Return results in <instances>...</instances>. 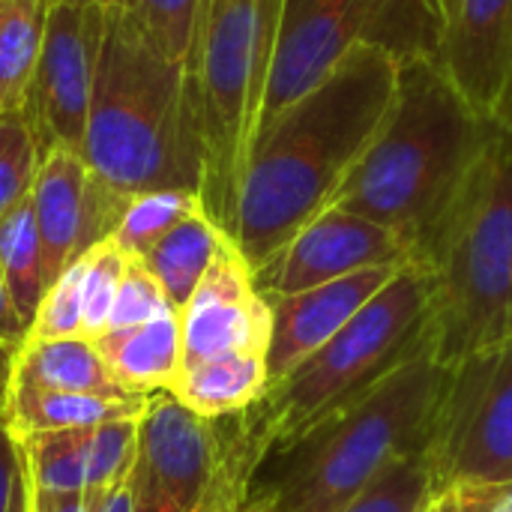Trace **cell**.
Wrapping results in <instances>:
<instances>
[{
    "mask_svg": "<svg viewBox=\"0 0 512 512\" xmlns=\"http://www.w3.org/2000/svg\"><path fill=\"white\" fill-rule=\"evenodd\" d=\"M408 261H417V252L402 234L357 213L327 207L264 264H258L252 279L264 300H276L360 270Z\"/></svg>",
    "mask_w": 512,
    "mask_h": 512,
    "instance_id": "7c38bea8",
    "label": "cell"
},
{
    "mask_svg": "<svg viewBox=\"0 0 512 512\" xmlns=\"http://www.w3.org/2000/svg\"><path fill=\"white\" fill-rule=\"evenodd\" d=\"M51 0H0V114L21 111L42 39Z\"/></svg>",
    "mask_w": 512,
    "mask_h": 512,
    "instance_id": "7402d4cb",
    "label": "cell"
},
{
    "mask_svg": "<svg viewBox=\"0 0 512 512\" xmlns=\"http://www.w3.org/2000/svg\"><path fill=\"white\" fill-rule=\"evenodd\" d=\"M201 0H129L126 9L132 12L144 39L171 63H186L195 39Z\"/></svg>",
    "mask_w": 512,
    "mask_h": 512,
    "instance_id": "4316f807",
    "label": "cell"
},
{
    "mask_svg": "<svg viewBox=\"0 0 512 512\" xmlns=\"http://www.w3.org/2000/svg\"><path fill=\"white\" fill-rule=\"evenodd\" d=\"M96 492H39L30 486V512H102Z\"/></svg>",
    "mask_w": 512,
    "mask_h": 512,
    "instance_id": "d6a6232c",
    "label": "cell"
},
{
    "mask_svg": "<svg viewBox=\"0 0 512 512\" xmlns=\"http://www.w3.org/2000/svg\"><path fill=\"white\" fill-rule=\"evenodd\" d=\"M495 132L498 120L477 111L435 60H405L378 132L327 207L402 234L420 255Z\"/></svg>",
    "mask_w": 512,
    "mask_h": 512,
    "instance_id": "3957f363",
    "label": "cell"
},
{
    "mask_svg": "<svg viewBox=\"0 0 512 512\" xmlns=\"http://www.w3.org/2000/svg\"><path fill=\"white\" fill-rule=\"evenodd\" d=\"M12 384L42 387V390H66V393H93L111 399H138L141 393L123 387L102 354L90 339H27L15 351Z\"/></svg>",
    "mask_w": 512,
    "mask_h": 512,
    "instance_id": "ac0fdd59",
    "label": "cell"
},
{
    "mask_svg": "<svg viewBox=\"0 0 512 512\" xmlns=\"http://www.w3.org/2000/svg\"><path fill=\"white\" fill-rule=\"evenodd\" d=\"M222 243H225V234L219 231V225L207 216V210H198L186 216L180 225H174L138 261L153 273V279L162 285V291L180 312L195 294L204 273L210 270Z\"/></svg>",
    "mask_w": 512,
    "mask_h": 512,
    "instance_id": "44dd1931",
    "label": "cell"
},
{
    "mask_svg": "<svg viewBox=\"0 0 512 512\" xmlns=\"http://www.w3.org/2000/svg\"><path fill=\"white\" fill-rule=\"evenodd\" d=\"M420 512H462V495L456 489H438Z\"/></svg>",
    "mask_w": 512,
    "mask_h": 512,
    "instance_id": "d590c367",
    "label": "cell"
},
{
    "mask_svg": "<svg viewBox=\"0 0 512 512\" xmlns=\"http://www.w3.org/2000/svg\"><path fill=\"white\" fill-rule=\"evenodd\" d=\"M81 321H84V255L75 258L48 285L27 339L33 342L72 339V336H81Z\"/></svg>",
    "mask_w": 512,
    "mask_h": 512,
    "instance_id": "4dcf8cb0",
    "label": "cell"
},
{
    "mask_svg": "<svg viewBox=\"0 0 512 512\" xmlns=\"http://www.w3.org/2000/svg\"><path fill=\"white\" fill-rule=\"evenodd\" d=\"M267 384V357L261 351H234L180 369L168 393H174L198 417L216 423L252 408L264 396Z\"/></svg>",
    "mask_w": 512,
    "mask_h": 512,
    "instance_id": "d6986e66",
    "label": "cell"
},
{
    "mask_svg": "<svg viewBox=\"0 0 512 512\" xmlns=\"http://www.w3.org/2000/svg\"><path fill=\"white\" fill-rule=\"evenodd\" d=\"M270 324V303L255 291L252 267L225 237L210 270L180 309L183 369L234 351H261L267 357Z\"/></svg>",
    "mask_w": 512,
    "mask_h": 512,
    "instance_id": "5bb4252c",
    "label": "cell"
},
{
    "mask_svg": "<svg viewBox=\"0 0 512 512\" xmlns=\"http://www.w3.org/2000/svg\"><path fill=\"white\" fill-rule=\"evenodd\" d=\"M126 198L99 180L78 153L54 147L42 156L30 204L48 285L75 258L114 237Z\"/></svg>",
    "mask_w": 512,
    "mask_h": 512,
    "instance_id": "4fadbf2b",
    "label": "cell"
},
{
    "mask_svg": "<svg viewBox=\"0 0 512 512\" xmlns=\"http://www.w3.org/2000/svg\"><path fill=\"white\" fill-rule=\"evenodd\" d=\"M42 153L21 111L0 114V216L30 195Z\"/></svg>",
    "mask_w": 512,
    "mask_h": 512,
    "instance_id": "83f0119b",
    "label": "cell"
},
{
    "mask_svg": "<svg viewBox=\"0 0 512 512\" xmlns=\"http://www.w3.org/2000/svg\"><path fill=\"white\" fill-rule=\"evenodd\" d=\"M282 0H201L186 60L207 150L204 210L225 234L261 126Z\"/></svg>",
    "mask_w": 512,
    "mask_h": 512,
    "instance_id": "52a82bcc",
    "label": "cell"
},
{
    "mask_svg": "<svg viewBox=\"0 0 512 512\" xmlns=\"http://www.w3.org/2000/svg\"><path fill=\"white\" fill-rule=\"evenodd\" d=\"M21 468V453H18V441L9 432L6 414L0 411V512H9V498H12V486Z\"/></svg>",
    "mask_w": 512,
    "mask_h": 512,
    "instance_id": "836d02e7",
    "label": "cell"
},
{
    "mask_svg": "<svg viewBox=\"0 0 512 512\" xmlns=\"http://www.w3.org/2000/svg\"><path fill=\"white\" fill-rule=\"evenodd\" d=\"M9 512H30V477H27V471H24V462H21L18 477H15V486H12Z\"/></svg>",
    "mask_w": 512,
    "mask_h": 512,
    "instance_id": "74e56055",
    "label": "cell"
},
{
    "mask_svg": "<svg viewBox=\"0 0 512 512\" xmlns=\"http://www.w3.org/2000/svg\"><path fill=\"white\" fill-rule=\"evenodd\" d=\"M93 429H57L15 438L30 486L39 492H87Z\"/></svg>",
    "mask_w": 512,
    "mask_h": 512,
    "instance_id": "cb8c5ba5",
    "label": "cell"
},
{
    "mask_svg": "<svg viewBox=\"0 0 512 512\" xmlns=\"http://www.w3.org/2000/svg\"><path fill=\"white\" fill-rule=\"evenodd\" d=\"M93 345L102 354L105 366L111 369V375L141 396L171 390L183 369L180 312H168L141 327L108 330Z\"/></svg>",
    "mask_w": 512,
    "mask_h": 512,
    "instance_id": "e0dca14e",
    "label": "cell"
},
{
    "mask_svg": "<svg viewBox=\"0 0 512 512\" xmlns=\"http://www.w3.org/2000/svg\"><path fill=\"white\" fill-rule=\"evenodd\" d=\"M423 453L438 489L512 486V342L447 369Z\"/></svg>",
    "mask_w": 512,
    "mask_h": 512,
    "instance_id": "9c48e42d",
    "label": "cell"
},
{
    "mask_svg": "<svg viewBox=\"0 0 512 512\" xmlns=\"http://www.w3.org/2000/svg\"><path fill=\"white\" fill-rule=\"evenodd\" d=\"M30 336V327L21 321L15 303H12V294H9V285H6V276H3V267H0V342L9 345L12 351H18Z\"/></svg>",
    "mask_w": 512,
    "mask_h": 512,
    "instance_id": "e575fe53",
    "label": "cell"
},
{
    "mask_svg": "<svg viewBox=\"0 0 512 512\" xmlns=\"http://www.w3.org/2000/svg\"><path fill=\"white\" fill-rule=\"evenodd\" d=\"M126 270V255L117 249L114 240H105L93 246L84 255V321H81V339L96 342L108 333L111 309L120 291V279Z\"/></svg>",
    "mask_w": 512,
    "mask_h": 512,
    "instance_id": "f1b7e54d",
    "label": "cell"
},
{
    "mask_svg": "<svg viewBox=\"0 0 512 512\" xmlns=\"http://www.w3.org/2000/svg\"><path fill=\"white\" fill-rule=\"evenodd\" d=\"M447 369L411 360L366 399L324 420L237 483L213 486L216 512H345L393 462L426 447Z\"/></svg>",
    "mask_w": 512,
    "mask_h": 512,
    "instance_id": "277c9868",
    "label": "cell"
},
{
    "mask_svg": "<svg viewBox=\"0 0 512 512\" xmlns=\"http://www.w3.org/2000/svg\"><path fill=\"white\" fill-rule=\"evenodd\" d=\"M432 351V273L405 264L327 345L267 384L264 396L219 423L216 486L237 483L261 459L366 399L381 381Z\"/></svg>",
    "mask_w": 512,
    "mask_h": 512,
    "instance_id": "7a4b0ae2",
    "label": "cell"
},
{
    "mask_svg": "<svg viewBox=\"0 0 512 512\" xmlns=\"http://www.w3.org/2000/svg\"><path fill=\"white\" fill-rule=\"evenodd\" d=\"M411 264V261H408ZM405 264H387L360 270L327 285L309 288L294 297H276L270 303V342H267V375L270 384L312 357L327 345Z\"/></svg>",
    "mask_w": 512,
    "mask_h": 512,
    "instance_id": "2e32d148",
    "label": "cell"
},
{
    "mask_svg": "<svg viewBox=\"0 0 512 512\" xmlns=\"http://www.w3.org/2000/svg\"><path fill=\"white\" fill-rule=\"evenodd\" d=\"M138 450V420H114L93 429L90 462H87V492L108 495L123 486L132 474Z\"/></svg>",
    "mask_w": 512,
    "mask_h": 512,
    "instance_id": "f546056e",
    "label": "cell"
},
{
    "mask_svg": "<svg viewBox=\"0 0 512 512\" xmlns=\"http://www.w3.org/2000/svg\"><path fill=\"white\" fill-rule=\"evenodd\" d=\"M198 210H204L201 195L186 189H153L129 195L111 240L126 258H144L174 225Z\"/></svg>",
    "mask_w": 512,
    "mask_h": 512,
    "instance_id": "d4e9b609",
    "label": "cell"
},
{
    "mask_svg": "<svg viewBox=\"0 0 512 512\" xmlns=\"http://www.w3.org/2000/svg\"><path fill=\"white\" fill-rule=\"evenodd\" d=\"M102 33V6L51 0L39 63L21 105V114L33 129L42 156L54 147L81 156Z\"/></svg>",
    "mask_w": 512,
    "mask_h": 512,
    "instance_id": "30bf717a",
    "label": "cell"
},
{
    "mask_svg": "<svg viewBox=\"0 0 512 512\" xmlns=\"http://www.w3.org/2000/svg\"><path fill=\"white\" fill-rule=\"evenodd\" d=\"M0 267L21 321L33 327L48 282H45L42 243H39L30 195L0 216Z\"/></svg>",
    "mask_w": 512,
    "mask_h": 512,
    "instance_id": "603a6c76",
    "label": "cell"
},
{
    "mask_svg": "<svg viewBox=\"0 0 512 512\" xmlns=\"http://www.w3.org/2000/svg\"><path fill=\"white\" fill-rule=\"evenodd\" d=\"M492 117L498 120V126H501V129H504V132L512 138V66H510L507 81H504L501 99H498V105H495V111H492Z\"/></svg>",
    "mask_w": 512,
    "mask_h": 512,
    "instance_id": "8d00e7d4",
    "label": "cell"
},
{
    "mask_svg": "<svg viewBox=\"0 0 512 512\" xmlns=\"http://www.w3.org/2000/svg\"><path fill=\"white\" fill-rule=\"evenodd\" d=\"M168 312H177V306L168 300V294L153 279V273L138 258H126V270L120 279V291H117V300L111 309L108 330L141 327V324L162 318Z\"/></svg>",
    "mask_w": 512,
    "mask_h": 512,
    "instance_id": "1f68e13d",
    "label": "cell"
},
{
    "mask_svg": "<svg viewBox=\"0 0 512 512\" xmlns=\"http://www.w3.org/2000/svg\"><path fill=\"white\" fill-rule=\"evenodd\" d=\"M438 492L426 453H411L393 462L345 512H420Z\"/></svg>",
    "mask_w": 512,
    "mask_h": 512,
    "instance_id": "484cf974",
    "label": "cell"
},
{
    "mask_svg": "<svg viewBox=\"0 0 512 512\" xmlns=\"http://www.w3.org/2000/svg\"><path fill=\"white\" fill-rule=\"evenodd\" d=\"M219 474V423L189 411L174 393L147 396L129 474L132 512H198Z\"/></svg>",
    "mask_w": 512,
    "mask_h": 512,
    "instance_id": "8fae6325",
    "label": "cell"
},
{
    "mask_svg": "<svg viewBox=\"0 0 512 512\" xmlns=\"http://www.w3.org/2000/svg\"><path fill=\"white\" fill-rule=\"evenodd\" d=\"M198 512H216V510H213V507H210V504H207V507H204V510H198Z\"/></svg>",
    "mask_w": 512,
    "mask_h": 512,
    "instance_id": "b9f144b4",
    "label": "cell"
},
{
    "mask_svg": "<svg viewBox=\"0 0 512 512\" xmlns=\"http://www.w3.org/2000/svg\"><path fill=\"white\" fill-rule=\"evenodd\" d=\"M75 3H90V6H102V9H111V6H126L129 0H75Z\"/></svg>",
    "mask_w": 512,
    "mask_h": 512,
    "instance_id": "60d3db41",
    "label": "cell"
},
{
    "mask_svg": "<svg viewBox=\"0 0 512 512\" xmlns=\"http://www.w3.org/2000/svg\"><path fill=\"white\" fill-rule=\"evenodd\" d=\"M102 512H132V495H129V480L123 486H117L114 492L105 495Z\"/></svg>",
    "mask_w": 512,
    "mask_h": 512,
    "instance_id": "ab89813d",
    "label": "cell"
},
{
    "mask_svg": "<svg viewBox=\"0 0 512 512\" xmlns=\"http://www.w3.org/2000/svg\"><path fill=\"white\" fill-rule=\"evenodd\" d=\"M12 366H15V351L0 342V411H6V399L12 387Z\"/></svg>",
    "mask_w": 512,
    "mask_h": 512,
    "instance_id": "f35d334b",
    "label": "cell"
},
{
    "mask_svg": "<svg viewBox=\"0 0 512 512\" xmlns=\"http://www.w3.org/2000/svg\"><path fill=\"white\" fill-rule=\"evenodd\" d=\"M396 75L399 63L387 51L360 45L327 81L261 123L225 225L252 270L327 210L378 132Z\"/></svg>",
    "mask_w": 512,
    "mask_h": 512,
    "instance_id": "6da1fadb",
    "label": "cell"
},
{
    "mask_svg": "<svg viewBox=\"0 0 512 512\" xmlns=\"http://www.w3.org/2000/svg\"><path fill=\"white\" fill-rule=\"evenodd\" d=\"M147 408V396L138 399H111L93 393H66V390H42L12 384L6 399V423L12 438H24L33 432H57V429H93L114 420H141Z\"/></svg>",
    "mask_w": 512,
    "mask_h": 512,
    "instance_id": "ffe728a7",
    "label": "cell"
},
{
    "mask_svg": "<svg viewBox=\"0 0 512 512\" xmlns=\"http://www.w3.org/2000/svg\"><path fill=\"white\" fill-rule=\"evenodd\" d=\"M417 261L432 273V357L444 369L512 342V138L501 126Z\"/></svg>",
    "mask_w": 512,
    "mask_h": 512,
    "instance_id": "8992f818",
    "label": "cell"
},
{
    "mask_svg": "<svg viewBox=\"0 0 512 512\" xmlns=\"http://www.w3.org/2000/svg\"><path fill=\"white\" fill-rule=\"evenodd\" d=\"M438 42L435 0H282L261 123L327 81L360 45L381 48L405 63L414 57L438 60Z\"/></svg>",
    "mask_w": 512,
    "mask_h": 512,
    "instance_id": "ba28073f",
    "label": "cell"
},
{
    "mask_svg": "<svg viewBox=\"0 0 512 512\" xmlns=\"http://www.w3.org/2000/svg\"><path fill=\"white\" fill-rule=\"evenodd\" d=\"M81 159L120 195L204 192L207 150L189 69L165 60L126 6L105 9Z\"/></svg>",
    "mask_w": 512,
    "mask_h": 512,
    "instance_id": "5b68a950",
    "label": "cell"
},
{
    "mask_svg": "<svg viewBox=\"0 0 512 512\" xmlns=\"http://www.w3.org/2000/svg\"><path fill=\"white\" fill-rule=\"evenodd\" d=\"M438 66L465 99L492 117L512 66V0H435Z\"/></svg>",
    "mask_w": 512,
    "mask_h": 512,
    "instance_id": "9a60e30c",
    "label": "cell"
}]
</instances>
